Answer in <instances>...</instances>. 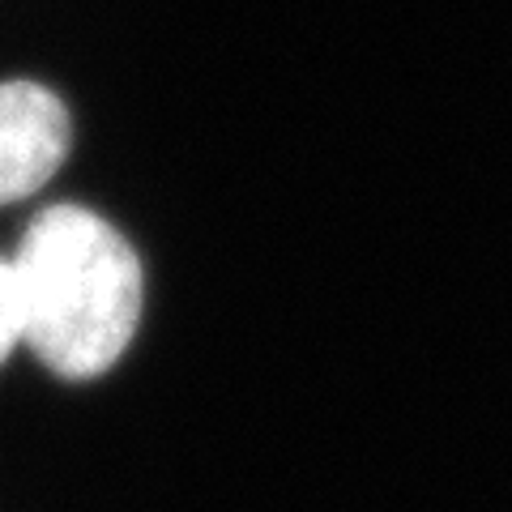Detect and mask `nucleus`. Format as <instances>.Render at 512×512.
Wrapping results in <instances>:
<instances>
[{
	"label": "nucleus",
	"instance_id": "obj_1",
	"mask_svg": "<svg viewBox=\"0 0 512 512\" xmlns=\"http://www.w3.org/2000/svg\"><path fill=\"white\" fill-rule=\"evenodd\" d=\"M22 342L64 380H90L128 350L141 320V261L82 205H47L13 252Z\"/></svg>",
	"mask_w": 512,
	"mask_h": 512
},
{
	"label": "nucleus",
	"instance_id": "obj_2",
	"mask_svg": "<svg viewBox=\"0 0 512 512\" xmlns=\"http://www.w3.org/2000/svg\"><path fill=\"white\" fill-rule=\"evenodd\" d=\"M69 111L39 82H0V205L35 192L69 158Z\"/></svg>",
	"mask_w": 512,
	"mask_h": 512
},
{
	"label": "nucleus",
	"instance_id": "obj_3",
	"mask_svg": "<svg viewBox=\"0 0 512 512\" xmlns=\"http://www.w3.org/2000/svg\"><path fill=\"white\" fill-rule=\"evenodd\" d=\"M22 342V312H18V286H13V265L0 256V363Z\"/></svg>",
	"mask_w": 512,
	"mask_h": 512
}]
</instances>
